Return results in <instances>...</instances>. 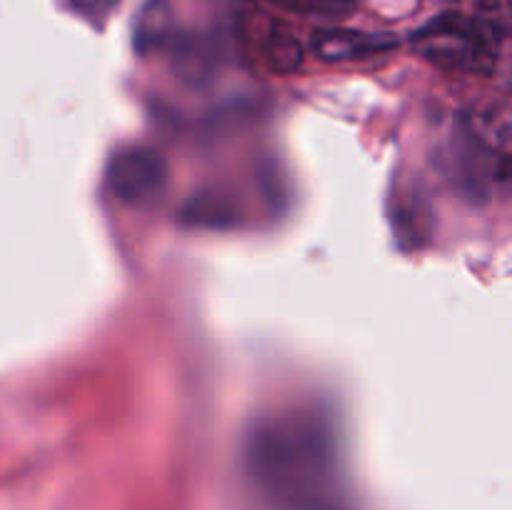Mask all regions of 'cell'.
<instances>
[{
	"label": "cell",
	"mask_w": 512,
	"mask_h": 510,
	"mask_svg": "<svg viewBox=\"0 0 512 510\" xmlns=\"http://www.w3.org/2000/svg\"><path fill=\"white\" fill-rule=\"evenodd\" d=\"M248 468L278 510H348L333 433L313 415L260 423L248 440Z\"/></svg>",
	"instance_id": "cell-1"
},
{
	"label": "cell",
	"mask_w": 512,
	"mask_h": 510,
	"mask_svg": "<svg viewBox=\"0 0 512 510\" xmlns=\"http://www.w3.org/2000/svg\"><path fill=\"white\" fill-rule=\"evenodd\" d=\"M503 40L505 28L495 20L445 13L415 33L413 48L438 68L488 75L495 70Z\"/></svg>",
	"instance_id": "cell-2"
},
{
	"label": "cell",
	"mask_w": 512,
	"mask_h": 510,
	"mask_svg": "<svg viewBox=\"0 0 512 510\" xmlns=\"http://www.w3.org/2000/svg\"><path fill=\"white\" fill-rule=\"evenodd\" d=\"M168 165L153 148H125L108 165V188L120 203L148 205L163 193Z\"/></svg>",
	"instance_id": "cell-3"
},
{
	"label": "cell",
	"mask_w": 512,
	"mask_h": 510,
	"mask_svg": "<svg viewBox=\"0 0 512 510\" xmlns=\"http://www.w3.org/2000/svg\"><path fill=\"white\" fill-rule=\"evenodd\" d=\"M395 48L390 35L363 33V30H318L313 35V50L325 63H353L383 55Z\"/></svg>",
	"instance_id": "cell-4"
},
{
	"label": "cell",
	"mask_w": 512,
	"mask_h": 510,
	"mask_svg": "<svg viewBox=\"0 0 512 510\" xmlns=\"http://www.w3.org/2000/svg\"><path fill=\"white\" fill-rule=\"evenodd\" d=\"M170 35V8L163 0H150L138 18L135 40L138 48H158Z\"/></svg>",
	"instance_id": "cell-5"
},
{
	"label": "cell",
	"mask_w": 512,
	"mask_h": 510,
	"mask_svg": "<svg viewBox=\"0 0 512 510\" xmlns=\"http://www.w3.org/2000/svg\"><path fill=\"white\" fill-rule=\"evenodd\" d=\"M268 63L278 73H293L303 63V45L285 30H275L268 38Z\"/></svg>",
	"instance_id": "cell-6"
},
{
	"label": "cell",
	"mask_w": 512,
	"mask_h": 510,
	"mask_svg": "<svg viewBox=\"0 0 512 510\" xmlns=\"http://www.w3.org/2000/svg\"><path fill=\"white\" fill-rule=\"evenodd\" d=\"M68 3L73 5L75 13H80L83 18H88L90 23L100 25L110 13H113V8L118 5V0H68Z\"/></svg>",
	"instance_id": "cell-7"
},
{
	"label": "cell",
	"mask_w": 512,
	"mask_h": 510,
	"mask_svg": "<svg viewBox=\"0 0 512 510\" xmlns=\"http://www.w3.org/2000/svg\"><path fill=\"white\" fill-rule=\"evenodd\" d=\"M475 5H478L480 10H498L503 8L505 0H475Z\"/></svg>",
	"instance_id": "cell-8"
}]
</instances>
